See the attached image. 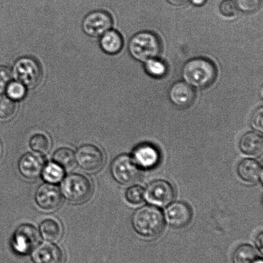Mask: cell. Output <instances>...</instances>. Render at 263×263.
<instances>
[{
  "instance_id": "d4e9b609",
  "label": "cell",
  "mask_w": 263,
  "mask_h": 263,
  "mask_svg": "<svg viewBox=\"0 0 263 263\" xmlns=\"http://www.w3.org/2000/svg\"><path fill=\"white\" fill-rule=\"evenodd\" d=\"M144 69L149 76L157 79L166 76L167 72L166 64L157 58L149 59L144 62Z\"/></svg>"
},
{
  "instance_id": "3957f363",
  "label": "cell",
  "mask_w": 263,
  "mask_h": 263,
  "mask_svg": "<svg viewBox=\"0 0 263 263\" xmlns=\"http://www.w3.org/2000/svg\"><path fill=\"white\" fill-rule=\"evenodd\" d=\"M128 50L134 59L144 63L149 59L158 58L162 51L161 41L156 33L142 31L131 38Z\"/></svg>"
},
{
  "instance_id": "5bb4252c",
  "label": "cell",
  "mask_w": 263,
  "mask_h": 263,
  "mask_svg": "<svg viewBox=\"0 0 263 263\" xmlns=\"http://www.w3.org/2000/svg\"><path fill=\"white\" fill-rule=\"evenodd\" d=\"M65 260L64 252L60 247L50 243L39 244L33 250V263H64Z\"/></svg>"
},
{
  "instance_id": "e0dca14e",
  "label": "cell",
  "mask_w": 263,
  "mask_h": 263,
  "mask_svg": "<svg viewBox=\"0 0 263 263\" xmlns=\"http://www.w3.org/2000/svg\"><path fill=\"white\" fill-rule=\"evenodd\" d=\"M237 174L245 182L256 184L262 181V171L261 165L253 159L242 160L237 166Z\"/></svg>"
},
{
  "instance_id": "8992f818",
  "label": "cell",
  "mask_w": 263,
  "mask_h": 263,
  "mask_svg": "<svg viewBox=\"0 0 263 263\" xmlns=\"http://www.w3.org/2000/svg\"><path fill=\"white\" fill-rule=\"evenodd\" d=\"M110 173L118 184L127 185L133 184L139 179V167L132 156L121 154L113 160L110 165Z\"/></svg>"
},
{
  "instance_id": "cb8c5ba5",
  "label": "cell",
  "mask_w": 263,
  "mask_h": 263,
  "mask_svg": "<svg viewBox=\"0 0 263 263\" xmlns=\"http://www.w3.org/2000/svg\"><path fill=\"white\" fill-rule=\"evenodd\" d=\"M29 146L33 151L41 155H45L50 151L51 143L50 138L45 134L35 133L31 136Z\"/></svg>"
},
{
  "instance_id": "5b68a950",
  "label": "cell",
  "mask_w": 263,
  "mask_h": 263,
  "mask_svg": "<svg viewBox=\"0 0 263 263\" xmlns=\"http://www.w3.org/2000/svg\"><path fill=\"white\" fill-rule=\"evenodd\" d=\"M92 184L89 178L84 174L71 173L63 180L61 192L64 198L73 203H82L91 197Z\"/></svg>"
},
{
  "instance_id": "7c38bea8",
  "label": "cell",
  "mask_w": 263,
  "mask_h": 263,
  "mask_svg": "<svg viewBox=\"0 0 263 263\" xmlns=\"http://www.w3.org/2000/svg\"><path fill=\"white\" fill-rule=\"evenodd\" d=\"M35 201L41 209L52 212L60 207L63 198L60 190L56 185L46 183L41 185L36 190Z\"/></svg>"
},
{
  "instance_id": "e575fe53",
  "label": "cell",
  "mask_w": 263,
  "mask_h": 263,
  "mask_svg": "<svg viewBox=\"0 0 263 263\" xmlns=\"http://www.w3.org/2000/svg\"><path fill=\"white\" fill-rule=\"evenodd\" d=\"M192 4L195 5V6L200 7L202 6L207 2V0H190Z\"/></svg>"
},
{
  "instance_id": "d6a6232c",
  "label": "cell",
  "mask_w": 263,
  "mask_h": 263,
  "mask_svg": "<svg viewBox=\"0 0 263 263\" xmlns=\"http://www.w3.org/2000/svg\"><path fill=\"white\" fill-rule=\"evenodd\" d=\"M262 233L258 234V236H257L256 239V244L257 248L258 249L259 251L261 253H262V249H263V242H262Z\"/></svg>"
},
{
  "instance_id": "44dd1931",
  "label": "cell",
  "mask_w": 263,
  "mask_h": 263,
  "mask_svg": "<svg viewBox=\"0 0 263 263\" xmlns=\"http://www.w3.org/2000/svg\"><path fill=\"white\" fill-rule=\"evenodd\" d=\"M256 259V250L249 244H242L237 247L232 256L233 263H252Z\"/></svg>"
},
{
  "instance_id": "1f68e13d",
  "label": "cell",
  "mask_w": 263,
  "mask_h": 263,
  "mask_svg": "<svg viewBox=\"0 0 263 263\" xmlns=\"http://www.w3.org/2000/svg\"><path fill=\"white\" fill-rule=\"evenodd\" d=\"M262 111L263 108L262 107L257 108V109L254 112L251 118L252 127L255 130L259 131V132L261 133H262L263 131Z\"/></svg>"
},
{
  "instance_id": "8fae6325",
  "label": "cell",
  "mask_w": 263,
  "mask_h": 263,
  "mask_svg": "<svg viewBox=\"0 0 263 263\" xmlns=\"http://www.w3.org/2000/svg\"><path fill=\"white\" fill-rule=\"evenodd\" d=\"M132 158L138 167L151 170L159 166L161 154L159 149L154 144L144 143L139 144L134 149Z\"/></svg>"
},
{
  "instance_id": "f546056e",
  "label": "cell",
  "mask_w": 263,
  "mask_h": 263,
  "mask_svg": "<svg viewBox=\"0 0 263 263\" xmlns=\"http://www.w3.org/2000/svg\"><path fill=\"white\" fill-rule=\"evenodd\" d=\"M219 8L221 14L226 17H233L238 13V9L234 0H223Z\"/></svg>"
},
{
  "instance_id": "ba28073f",
  "label": "cell",
  "mask_w": 263,
  "mask_h": 263,
  "mask_svg": "<svg viewBox=\"0 0 263 263\" xmlns=\"http://www.w3.org/2000/svg\"><path fill=\"white\" fill-rule=\"evenodd\" d=\"M40 235L37 229L29 223L22 224L13 234L12 246L17 254H29L37 246Z\"/></svg>"
},
{
  "instance_id": "6da1fadb",
  "label": "cell",
  "mask_w": 263,
  "mask_h": 263,
  "mask_svg": "<svg viewBox=\"0 0 263 263\" xmlns=\"http://www.w3.org/2000/svg\"><path fill=\"white\" fill-rule=\"evenodd\" d=\"M218 71L210 59L197 58L190 59L182 69V79L193 89H205L216 81Z\"/></svg>"
},
{
  "instance_id": "4dcf8cb0",
  "label": "cell",
  "mask_w": 263,
  "mask_h": 263,
  "mask_svg": "<svg viewBox=\"0 0 263 263\" xmlns=\"http://www.w3.org/2000/svg\"><path fill=\"white\" fill-rule=\"evenodd\" d=\"M12 69L6 66L0 65V90L4 89L12 81Z\"/></svg>"
},
{
  "instance_id": "9a60e30c",
  "label": "cell",
  "mask_w": 263,
  "mask_h": 263,
  "mask_svg": "<svg viewBox=\"0 0 263 263\" xmlns=\"http://www.w3.org/2000/svg\"><path fill=\"white\" fill-rule=\"evenodd\" d=\"M167 222L175 229H182L189 225L192 219V211L184 202L173 203L166 210Z\"/></svg>"
},
{
  "instance_id": "4316f807",
  "label": "cell",
  "mask_w": 263,
  "mask_h": 263,
  "mask_svg": "<svg viewBox=\"0 0 263 263\" xmlns=\"http://www.w3.org/2000/svg\"><path fill=\"white\" fill-rule=\"evenodd\" d=\"M6 95L14 101L24 99L27 94V89L24 85L17 81H12L5 87Z\"/></svg>"
},
{
  "instance_id": "484cf974",
  "label": "cell",
  "mask_w": 263,
  "mask_h": 263,
  "mask_svg": "<svg viewBox=\"0 0 263 263\" xmlns=\"http://www.w3.org/2000/svg\"><path fill=\"white\" fill-rule=\"evenodd\" d=\"M17 111L16 102L6 95H0V119L9 120L14 117Z\"/></svg>"
},
{
  "instance_id": "7a4b0ae2",
  "label": "cell",
  "mask_w": 263,
  "mask_h": 263,
  "mask_svg": "<svg viewBox=\"0 0 263 263\" xmlns=\"http://www.w3.org/2000/svg\"><path fill=\"white\" fill-rule=\"evenodd\" d=\"M131 223L139 235L146 238H154L163 231L165 220L163 213L159 208L145 205L134 213Z\"/></svg>"
},
{
  "instance_id": "ac0fdd59",
  "label": "cell",
  "mask_w": 263,
  "mask_h": 263,
  "mask_svg": "<svg viewBox=\"0 0 263 263\" xmlns=\"http://www.w3.org/2000/svg\"><path fill=\"white\" fill-rule=\"evenodd\" d=\"M239 148L242 153L247 155L254 156L261 155L263 150L262 136L254 131L244 134L239 141Z\"/></svg>"
},
{
  "instance_id": "ffe728a7",
  "label": "cell",
  "mask_w": 263,
  "mask_h": 263,
  "mask_svg": "<svg viewBox=\"0 0 263 263\" xmlns=\"http://www.w3.org/2000/svg\"><path fill=\"white\" fill-rule=\"evenodd\" d=\"M40 233L43 239L49 242L58 241L63 236V231L61 224L53 218L43 220L40 225Z\"/></svg>"
},
{
  "instance_id": "f1b7e54d",
  "label": "cell",
  "mask_w": 263,
  "mask_h": 263,
  "mask_svg": "<svg viewBox=\"0 0 263 263\" xmlns=\"http://www.w3.org/2000/svg\"><path fill=\"white\" fill-rule=\"evenodd\" d=\"M262 0H235L238 9L241 11L251 14L257 11L261 7Z\"/></svg>"
},
{
  "instance_id": "603a6c76",
  "label": "cell",
  "mask_w": 263,
  "mask_h": 263,
  "mask_svg": "<svg viewBox=\"0 0 263 263\" xmlns=\"http://www.w3.org/2000/svg\"><path fill=\"white\" fill-rule=\"evenodd\" d=\"M53 160L64 169H71L76 164V154L71 149L61 148L57 149L53 153Z\"/></svg>"
},
{
  "instance_id": "30bf717a",
  "label": "cell",
  "mask_w": 263,
  "mask_h": 263,
  "mask_svg": "<svg viewBox=\"0 0 263 263\" xmlns=\"http://www.w3.org/2000/svg\"><path fill=\"white\" fill-rule=\"evenodd\" d=\"M175 196L174 187L170 182L163 180L151 182L144 191V198L147 202L161 207L171 204Z\"/></svg>"
},
{
  "instance_id": "d590c367",
  "label": "cell",
  "mask_w": 263,
  "mask_h": 263,
  "mask_svg": "<svg viewBox=\"0 0 263 263\" xmlns=\"http://www.w3.org/2000/svg\"><path fill=\"white\" fill-rule=\"evenodd\" d=\"M252 263H263L262 262V260L261 258H259V259H256V260H255V261L252 262Z\"/></svg>"
},
{
  "instance_id": "4fadbf2b",
  "label": "cell",
  "mask_w": 263,
  "mask_h": 263,
  "mask_svg": "<svg viewBox=\"0 0 263 263\" xmlns=\"http://www.w3.org/2000/svg\"><path fill=\"white\" fill-rule=\"evenodd\" d=\"M168 96L170 101L180 109L191 107L196 99L195 90L184 81L175 82L170 87Z\"/></svg>"
},
{
  "instance_id": "52a82bcc",
  "label": "cell",
  "mask_w": 263,
  "mask_h": 263,
  "mask_svg": "<svg viewBox=\"0 0 263 263\" xmlns=\"http://www.w3.org/2000/svg\"><path fill=\"white\" fill-rule=\"evenodd\" d=\"M114 20L109 12L97 10L89 12L82 21V28L87 36L100 38L111 29Z\"/></svg>"
},
{
  "instance_id": "277c9868",
  "label": "cell",
  "mask_w": 263,
  "mask_h": 263,
  "mask_svg": "<svg viewBox=\"0 0 263 263\" xmlns=\"http://www.w3.org/2000/svg\"><path fill=\"white\" fill-rule=\"evenodd\" d=\"M12 76L27 89H35L43 79V68L40 62L33 57H22L13 65Z\"/></svg>"
},
{
  "instance_id": "7402d4cb",
  "label": "cell",
  "mask_w": 263,
  "mask_h": 263,
  "mask_svg": "<svg viewBox=\"0 0 263 263\" xmlns=\"http://www.w3.org/2000/svg\"><path fill=\"white\" fill-rule=\"evenodd\" d=\"M43 179L49 184H55L64 179L65 171L61 166L55 162H48L43 167L42 172Z\"/></svg>"
},
{
  "instance_id": "83f0119b",
  "label": "cell",
  "mask_w": 263,
  "mask_h": 263,
  "mask_svg": "<svg viewBox=\"0 0 263 263\" xmlns=\"http://www.w3.org/2000/svg\"><path fill=\"white\" fill-rule=\"evenodd\" d=\"M125 198L131 204H139L144 199V190L139 185H133L126 190Z\"/></svg>"
},
{
  "instance_id": "9c48e42d",
  "label": "cell",
  "mask_w": 263,
  "mask_h": 263,
  "mask_svg": "<svg viewBox=\"0 0 263 263\" xmlns=\"http://www.w3.org/2000/svg\"><path fill=\"white\" fill-rule=\"evenodd\" d=\"M105 154L102 149L93 144H84L77 149L76 161L81 169L88 172H97L105 164Z\"/></svg>"
},
{
  "instance_id": "2e32d148",
  "label": "cell",
  "mask_w": 263,
  "mask_h": 263,
  "mask_svg": "<svg viewBox=\"0 0 263 263\" xmlns=\"http://www.w3.org/2000/svg\"><path fill=\"white\" fill-rule=\"evenodd\" d=\"M44 162L37 154L27 153L23 154L18 161L17 167L20 174L26 179H38L43 169Z\"/></svg>"
},
{
  "instance_id": "d6986e66",
  "label": "cell",
  "mask_w": 263,
  "mask_h": 263,
  "mask_svg": "<svg viewBox=\"0 0 263 263\" xmlns=\"http://www.w3.org/2000/svg\"><path fill=\"white\" fill-rule=\"evenodd\" d=\"M100 46L104 53L116 55L122 50L124 41L122 34L115 30H109L101 36Z\"/></svg>"
},
{
  "instance_id": "836d02e7",
  "label": "cell",
  "mask_w": 263,
  "mask_h": 263,
  "mask_svg": "<svg viewBox=\"0 0 263 263\" xmlns=\"http://www.w3.org/2000/svg\"><path fill=\"white\" fill-rule=\"evenodd\" d=\"M166 1L174 6L180 7L187 4L190 0H166Z\"/></svg>"
},
{
  "instance_id": "8d00e7d4",
  "label": "cell",
  "mask_w": 263,
  "mask_h": 263,
  "mask_svg": "<svg viewBox=\"0 0 263 263\" xmlns=\"http://www.w3.org/2000/svg\"><path fill=\"white\" fill-rule=\"evenodd\" d=\"M2 154V149H1V146H0V156H1Z\"/></svg>"
}]
</instances>
